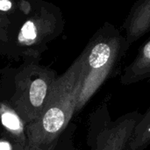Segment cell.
<instances>
[{
    "mask_svg": "<svg viewBox=\"0 0 150 150\" xmlns=\"http://www.w3.org/2000/svg\"><path fill=\"white\" fill-rule=\"evenodd\" d=\"M84 72V53L55 81L52 92L33 122L26 126L25 150H47L62 134L76 114Z\"/></svg>",
    "mask_w": 150,
    "mask_h": 150,
    "instance_id": "obj_1",
    "label": "cell"
},
{
    "mask_svg": "<svg viewBox=\"0 0 150 150\" xmlns=\"http://www.w3.org/2000/svg\"><path fill=\"white\" fill-rule=\"evenodd\" d=\"M131 46L112 24L104 25L91 38L84 53V72L76 113L82 111L103 83L115 72Z\"/></svg>",
    "mask_w": 150,
    "mask_h": 150,
    "instance_id": "obj_2",
    "label": "cell"
},
{
    "mask_svg": "<svg viewBox=\"0 0 150 150\" xmlns=\"http://www.w3.org/2000/svg\"><path fill=\"white\" fill-rule=\"evenodd\" d=\"M57 77L42 69H28L17 76L11 89H0L27 126L40 116Z\"/></svg>",
    "mask_w": 150,
    "mask_h": 150,
    "instance_id": "obj_3",
    "label": "cell"
},
{
    "mask_svg": "<svg viewBox=\"0 0 150 150\" xmlns=\"http://www.w3.org/2000/svg\"><path fill=\"white\" fill-rule=\"evenodd\" d=\"M142 117L134 111L112 120L106 102L99 105L88 120L86 142L91 150H125Z\"/></svg>",
    "mask_w": 150,
    "mask_h": 150,
    "instance_id": "obj_4",
    "label": "cell"
},
{
    "mask_svg": "<svg viewBox=\"0 0 150 150\" xmlns=\"http://www.w3.org/2000/svg\"><path fill=\"white\" fill-rule=\"evenodd\" d=\"M127 42L131 46L150 32V0H137L122 24Z\"/></svg>",
    "mask_w": 150,
    "mask_h": 150,
    "instance_id": "obj_5",
    "label": "cell"
},
{
    "mask_svg": "<svg viewBox=\"0 0 150 150\" xmlns=\"http://www.w3.org/2000/svg\"><path fill=\"white\" fill-rule=\"evenodd\" d=\"M0 137L27 146L26 125L7 98L0 94Z\"/></svg>",
    "mask_w": 150,
    "mask_h": 150,
    "instance_id": "obj_6",
    "label": "cell"
},
{
    "mask_svg": "<svg viewBox=\"0 0 150 150\" xmlns=\"http://www.w3.org/2000/svg\"><path fill=\"white\" fill-rule=\"evenodd\" d=\"M150 82V39L141 46L134 61L126 67L120 77L123 85Z\"/></svg>",
    "mask_w": 150,
    "mask_h": 150,
    "instance_id": "obj_7",
    "label": "cell"
},
{
    "mask_svg": "<svg viewBox=\"0 0 150 150\" xmlns=\"http://www.w3.org/2000/svg\"><path fill=\"white\" fill-rule=\"evenodd\" d=\"M150 146V106L132 134L125 150H145Z\"/></svg>",
    "mask_w": 150,
    "mask_h": 150,
    "instance_id": "obj_8",
    "label": "cell"
},
{
    "mask_svg": "<svg viewBox=\"0 0 150 150\" xmlns=\"http://www.w3.org/2000/svg\"><path fill=\"white\" fill-rule=\"evenodd\" d=\"M75 126L73 124H69V127L65 129L62 134L59 137L56 142V146L54 150H76L74 145V133H75Z\"/></svg>",
    "mask_w": 150,
    "mask_h": 150,
    "instance_id": "obj_9",
    "label": "cell"
},
{
    "mask_svg": "<svg viewBox=\"0 0 150 150\" xmlns=\"http://www.w3.org/2000/svg\"><path fill=\"white\" fill-rule=\"evenodd\" d=\"M26 147L10 139L0 137V150H25Z\"/></svg>",
    "mask_w": 150,
    "mask_h": 150,
    "instance_id": "obj_10",
    "label": "cell"
},
{
    "mask_svg": "<svg viewBox=\"0 0 150 150\" xmlns=\"http://www.w3.org/2000/svg\"><path fill=\"white\" fill-rule=\"evenodd\" d=\"M22 35L27 40H34L36 38V27L32 21H27L21 29Z\"/></svg>",
    "mask_w": 150,
    "mask_h": 150,
    "instance_id": "obj_11",
    "label": "cell"
},
{
    "mask_svg": "<svg viewBox=\"0 0 150 150\" xmlns=\"http://www.w3.org/2000/svg\"><path fill=\"white\" fill-rule=\"evenodd\" d=\"M11 2L9 0H0V11H9L11 8Z\"/></svg>",
    "mask_w": 150,
    "mask_h": 150,
    "instance_id": "obj_12",
    "label": "cell"
},
{
    "mask_svg": "<svg viewBox=\"0 0 150 150\" xmlns=\"http://www.w3.org/2000/svg\"><path fill=\"white\" fill-rule=\"evenodd\" d=\"M56 142H57V141H56V142H54V144H53V145H52V146H51V147H50V148H49L47 150H54V149H55V146H56Z\"/></svg>",
    "mask_w": 150,
    "mask_h": 150,
    "instance_id": "obj_13",
    "label": "cell"
}]
</instances>
